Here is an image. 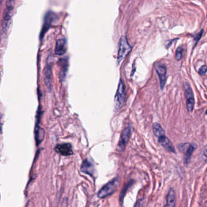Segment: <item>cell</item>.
<instances>
[{
    "instance_id": "1",
    "label": "cell",
    "mask_w": 207,
    "mask_h": 207,
    "mask_svg": "<svg viewBox=\"0 0 207 207\" xmlns=\"http://www.w3.org/2000/svg\"><path fill=\"white\" fill-rule=\"evenodd\" d=\"M120 185V179L118 177H115L111 181L106 184L98 193V197L99 198H105L113 194L117 191Z\"/></svg>"
},
{
    "instance_id": "2",
    "label": "cell",
    "mask_w": 207,
    "mask_h": 207,
    "mask_svg": "<svg viewBox=\"0 0 207 207\" xmlns=\"http://www.w3.org/2000/svg\"><path fill=\"white\" fill-rule=\"evenodd\" d=\"M126 99V93L125 85L122 80H120L118 88L115 96V110L119 111L121 109L123 104L125 103Z\"/></svg>"
},
{
    "instance_id": "3",
    "label": "cell",
    "mask_w": 207,
    "mask_h": 207,
    "mask_svg": "<svg viewBox=\"0 0 207 207\" xmlns=\"http://www.w3.org/2000/svg\"><path fill=\"white\" fill-rule=\"evenodd\" d=\"M131 51V47L129 45L127 38L125 36H122L120 38L119 42V48L117 56L118 63H120L128 55Z\"/></svg>"
},
{
    "instance_id": "4",
    "label": "cell",
    "mask_w": 207,
    "mask_h": 207,
    "mask_svg": "<svg viewBox=\"0 0 207 207\" xmlns=\"http://www.w3.org/2000/svg\"><path fill=\"white\" fill-rule=\"evenodd\" d=\"M184 88L187 98V108L189 112H192L194 110L195 103L194 97L191 86L188 82L185 83Z\"/></svg>"
},
{
    "instance_id": "5",
    "label": "cell",
    "mask_w": 207,
    "mask_h": 207,
    "mask_svg": "<svg viewBox=\"0 0 207 207\" xmlns=\"http://www.w3.org/2000/svg\"><path fill=\"white\" fill-rule=\"evenodd\" d=\"M155 69L159 78L161 89H163L167 81V67L163 63H156L155 65Z\"/></svg>"
},
{
    "instance_id": "6",
    "label": "cell",
    "mask_w": 207,
    "mask_h": 207,
    "mask_svg": "<svg viewBox=\"0 0 207 207\" xmlns=\"http://www.w3.org/2000/svg\"><path fill=\"white\" fill-rule=\"evenodd\" d=\"M195 148L196 146L193 144H189L187 143L180 144L179 146V150L184 153V161L186 165L189 162Z\"/></svg>"
},
{
    "instance_id": "7",
    "label": "cell",
    "mask_w": 207,
    "mask_h": 207,
    "mask_svg": "<svg viewBox=\"0 0 207 207\" xmlns=\"http://www.w3.org/2000/svg\"><path fill=\"white\" fill-rule=\"evenodd\" d=\"M158 138V141L159 143L168 152L171 153H176L175 146H173L172 143L170 141V140L165 135V131L162 132L160 134L156 136Z\"/></svg>"
},
{
    "instance_id": "8",
    "label": "cell",
    "mask_w": 207,
    "mask_h": 207,
    "mask_svg": "<svg viewBox=\"0 0 207 207\" xmlns=\"http://www.w3.org/2000/svg\"><path fill=\"white\" fill-rule=\"evenodd\" d=\"M130 135L131 128L129 126L125 128V129L122 131L118 144V149L120 151H123L125 149L126 145L129 141Z\"/></svg>"
},
{
    "instance_id": "9",
    "label": "cell",
    "mask_w": 207,
    "mask_h": 207,
    "mask_svg": "<svg viewBox=\"0 0 207 207\" xmlns=\"http://www.w3.org/2000/svg\"><path fill=\"white\" fill-rule=\"evenodd\" d=\"M55 151L63 156H69L73 154L72 145L68 143L57 145L55 148Z\"/></svg>"
},
{
    "instance_id": "10",
    "label": "cell",
    "mask_w": 207,
    "mask_h": 207,
    "mask_svg": "<svg viewBox=\"0 0 207 207\" xmlns=\"http://www.w3.org/2000/svg\"><path fill=\"white\" fill-rule=\"evenodd\" d=\"M9 4H7V6L4 11L3 22V31H5L7 29V28L9 27V24L11 18L12 11H13V4L11 3L12 1H9Z\"/></svg>"
},
{
    "instance_id": "11",
    "label": "cell",
    "mask_w": 207,
    "mask_h": 207,
    "mask_svg": "<svg viewBox=\"0 0 207 207\" xmlns=\"http://www.w3.org/2000/svg\"><path fill=\"white\" fill-rule=\"evenodd\" d=\"M54 17V15L51 11L48 12L46 14L45 17V21H44V25L42 28V30H41V34H40V38L41 39H42V38H43V35H45L46 32L47 30L50 27L51 24L52 23V21H53Z\"/></svg>"
},
{
    "instance_id": "12",
    "label": "cell",
    "mask_w": 207,
    "mask_h": 207,
    "mask_svg": "<svg viewBox=\"0 0 207 207\" xmlns=\"http://www.w3.org/2000/svg\"><path fill=\"white\" fill-rule=\"evenodd\" d=\"M94 167L93 163L90 162L88 159L83 162L81 166V171L87 175L93 176L94 174Z\"/></svg>"
},
{
    "instance_id": "13",
    "label": "cell",
    "mask_w": 207,
    "mask_h": 207,
    "mask_svg": "<svg viewBox=\"0 0 207 207\" xmlns=\"http://www.w3.org/2000/svg\"><path fill=\"white\" fill-rule=\"evenodd\" d=\"M66 41L64 38H60L57 41L55 52L59 55H62L66 52Z\"/></svg>"
},
{
    "instance_id": "14",
    "label": "cell",
    "mask_w": 207,
    "mask_h": 207,
    "mask_svg": "<svg viewBox=\"0 0 207 207\" xmlns=\"http://www.w3.org/2000/svg\"><path fill=\"white\" fill-rule=\"evenodd\" d=\"M176 206V196L175 190L171 188L167 194V202L165 207H175Z\"/></svg>"
},
{
    "instance_id": "15",
    "label": "cell",
    "mask_w": 207,
    "mask_h": 207,
    "mask_svg": "<svg viewBox=\"0 0 207 207\" xmlns=\"http://www.w3.org/2000/svg\"><path fill=\"white\" fill-rule=\"evenodd\" d=\"M45 75V81L47 87H51V77H52V68L51 66L49 64H47V66L45 67L44 70Z\"/></svg>"
},
{
    "instance_id": "16",
    "label": "cell",
    "mask_w": 207,
    "mask_h": 207,
    "mask_svg": "<svg viewBox=\"0 0 207 207\" xmlns=\"http://www.w3.org/2000/svg\"><path fill=\"white\" fill-rule=\"evenodd\" d=\"M182 52H183V49L181 47H179L176 50V59L177 60H180L182 58Z\"/></svg>"
},
{
    "instance_id": "17",
    "label": "cell",
    "mask_w": 207,
    "mask_h": 207,
    "mask_svg": "<svg viewBox=\"0 0 207 207\" xmlns=\"http://www.w3.org/2000/svg\"><path fill=\"white\" fill-rule=\"evenodd\" d=\"M207 72V66L206 65H203L202 66V67L199 70V73L201 75H205V74Z\"/></svg>"
},
{
    "instance_id": "18",
    "label": "cell",
    "mask_w": 207,
    "mask_h": 207,
    "mask_svg": "<svg viewBox=\"0 0 207 207\" xmlns=\"http://www.w3.org/2000/svg\"><path fill=\"white\" fill-rule=\"evenodd\" d=\"M202 33H203V30H202L199 33H198V34L196 35V36L194 37V40L196 41V43L198 42V41L200 40L201 36L202 35Z\"/></svg>"
},
{
    "instance_id": "19",
    "label": "cell",
    "mask_w": 207,
    "mask_h": 207,
    "mask_svg": "<svg viewBox=\"0 0 207 207\" xmlns=\"http://www.w3.org/2000/svg\"><path fill=\"white\" fill-rule=\"evenodd\" d=\"M203 155H204L205 158L206 159V160H207V148L206 149V150H205V151L203 152Z\"/></svg>"
},
{
    "instance_id": "20",
    "label": "cell",
    "mask_w": 207,
    "mask_h": 207,
    "mask_svg": "<svg viewBox=\"0 0 207 207\" xmlns=\"http://www.w3.org/2000/svg\"><path fill=\"white\" fill-rule=\"evenodd\" d=\"M205 113H206V115H207V110H206V112H205Z\"/></svg>"
}]
</instances>
